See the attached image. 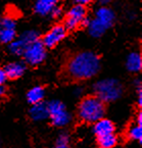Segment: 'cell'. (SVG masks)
Wrapping results in <instances>:
<instances>
[{
    "label": "cell",
    "mask_w": 142,
    "mask_h": 148,
    "mask_svg": "<svg viewBox=\"0 0 142 148\" xmlns=\"http://www.w3.org/2000/svg\"><path fill=\"white\" fill-rule=\"evenodd\" d=\"M100 69V59L92 51H83L73 55L67 62L64 74L69 79L82 81L91 79Z\"/></svg>",
    "instance_id": "cell-1"
},
{
    "label": "cell",
    "mask_w": 142,
    "mask_h": 148,
    "mask_svg": "<svg viewBox=\"0 0 142 148\" xmlns=\"http://www.w3.org/2000/svg\"><path fill=\"white\" fill-rule=\"evenodd\" d=\"M105 114V104L96 96H87L80 102L78 116L84 123L92 124L103 119Z\"/></svg>",
    "instance_id": "cell-2"
},
{
    "label": "cell",
    "mask_w": 142,
    "mask_h": 148,
    "mask_svg": "<svg viewBox=\"0 0 142 148\" xmlns=\"http://www.w3.org/2000/svg\"><path fill=\"white\" fill-rule=\"evenodd\" d=\"M95 95L103 103L118 100L123 94V86L118 80L105 79L98 81L94 85Z\"/></svg>",
    "instance_id": "cell-3"
},
{
    "label": "cell",
    "mask_w": 142,
    "mask_h": 148,
    "mask_svg": "<svg viewBox=\"0 0 142 148\" xmlns=\"http://www.w3.org/2000/svg\"><path fill=\"white\" fill-rule=\"evenodd\" d=\"M48 106V118L52 125L56 127H64L71 122V114L66 105L59 100H52L47 103Z\"/></svg>",
    "instance_id": "cell-4"
},
{
    "label": "cell",
    "mask_w": 142,
    "mask_h": 148,
    "mask_svg": "<svg viewBox=\"0 0 142 148\" xmlns=\"http://www.w3.org/2000/svg\"><path fill=\"white\" fill-rule=\"evenodd\" d=\"M39 40V33L34 30H28L24 32L18 39H14L9 43V51L14 55H23L30 44Z\"/></svg>",
    "instance_id": "cell-5"
},
{
    "label": "cell",
    "mask_w": 142,
    "mask_h": 148,
    "mask_svg": "<svg viewBox=\"0 0 142 148\" xmlns=\"http://www.w3.org/2000/svg\"><path fill=\"white\" fill-rule=\"evenodd\" d=\"M25 61L31 65H38L44 61L46 57V48L42 41L37 40L28 46L23 54Z\"/></svg>",
    "instance_id": "cell-6"
},
{
    "label": "cell",
    "mask_w": 142,
    "mask_h": 148,
    "mask_svg": "<svg viewBox=\"0 0 142 148\" xmlns=\"http://www.w3.org/2000/svg\"><path fill=\"white\" fill-rule=\"evenodd\" d=\"M86 14H87V9L85 6L79 4L73 6L67 13L66 20H64V27L66 28V30H75L76 28H78L86 18Z\"/></svg>",
    "instance_id": "cell-7"
},
{
    "label": "cell",
    "mask_w": 142,
    "mask_h": 148,
    "mask_svg": "<svg viewBox=\"0 0 142 148\" xmlns=\"http://www.w3.org/2000/svg\"><path fill=\"white\" fill-rule=\"evenodd\" d=\"M67 36V30L64 25H56L44 35L42 43L45 48H53Z\"/></svg>",
    "instance_id": "cell-8"
},
{
    "label": "cell",
    "mask_w": 142,
    "mask_h": 148,
    "mask_svg": "<svg viewBox=\"0 0 142 148\" xmlns=\"http://www.w3.org/2000/svg\"><path fill=\"white\" fill-rule=\"evenodd\" d=\"M95 18L107 30L114 24L115 13L110 8L106 6H102L99 9H97L96 13H95Z\"/></svg>",
    "instance_id": "cell-9"
},
{
    "label": "cell",
    "mask_w": 142,
    "mask_h": 148,
    "mask_svg": "<svg viewBox=\"0 0 142 148\" xmlns=\"http://www.w3.org/2000/svg\"><path fill=\"white\" fill-rule=\"evenodd\" d=\"M4 72L6 74L7 79L16 80L21 78L26 72V64L22 61H13L5 65Z\"/></svg>",
    "instance_id": "cell-10"
},
{
    "label": "cell",
    "mask_w": 142,
    "mask_h": 148,
    "mask_svg": "<svg viewBox=\"0 0 142 148\" xmlns=\"http://www.w3.org/2000/svg\"><path fill=\"white\" fill-rule=\"evenodd\" d=\"M93 132L97 137L108 135V134H114L115 125L110 120L103 118L101 120L97 121L96 123H94Z\"/></svg>",
    "instance_id": "cell-11"
},
{
    "label": "cell",
    "mask_w": 142,
    "mask_h": 148,
    "mask_svg": "<svg viewBox=\"0 0 142 148\" xmlns=\"http://www.w3.org/2000/svg\"><path fill=\"white\" fill-rule=\"evenodd\" d=\"M58 5V0H37L35 3V12L42 16L50 14L52 9Z\"/></svg>",
    "instance_id": "cell-12"
},
{
    "label": "cell",
    "mask_w": 142,
    "mask_h": 148,
    "mask_svg": "<svg viewBox=\"0 0 142 148\" xmlns=\"http://www.w3.org/2000/svg\"><path fill=\"white\" fill-rule=\"evenodd\" d=\"M48 106L43 101L32 105L30 109V116L33 121H44L48 118Z\"/></svg>",
    "instance_id": "cell-13"
},
{
    "label": "cell",
    "mask_w": 142,
    "mask_h": 148,
    "mask_svg": "<svg viewBox=\"0 0 142 148\" xmlns=\"http://www.w3.org/2000/svg\"><path fill=\"white\" fill-rule=\"evenodd\" d=\"M126 66L128 71L132 73H138L142 69V57L141 54L138 52H132L128 55Z\"/></svg>",
    "instance_id": "cell-14"
},
{
    "label": "cell",
    "mask_w": 142,
    "mask_h": 148,
    "mask_svg": "<svg viewBox=\"0 0 142 148\" xmlns=\"http://www.w3.org/2000/svg\"><path fill=\"white\" fill-rule=\"evenodd\" d=\"M45 96V90L41 86H36L30 89L27 93V99H28L29 103L32 105L37 104L43 101V98Z\"/></svg>",
    "instance_id": "cell-15"
},
{
    "label": "cell",
    "mask_w": 142,
    "mask_h": 148,
    "mask_svg": "<svg viewBox=\"0 0 142 148\" xmlns=\"http://www.w3.org/2000/svg\"><path fill=\"white\" fill-rule=\"evenodd\" d=\"M88 30H89V34L94 38H98L101 37L105 33L106 29L96 20V18H93V20H90V23L88 25Z\"/></svg>",
    "instance_id": "cell-16"
},
{
    "label": "cell",
    "mask_w": 142,
    "mask_h": 148,
    "mask_svg": "<svg viewBox=\"0 0 142 148\" xmlns=\"http://www.w3.org/2000/svg\"><path fill=\"white\" fill-rule=\"evenodd\" d=\"M97 142L100 148H114L118 143V138L115 134L97 137Z\"/></svg>",
    "instance_id": "cell-17"
},
{
    "label": "cell",
    "mask_w": 142,
    "mask_h": 148,
    "mask_svg": "<svg viewBox=\"0 0 142 148\" xmlns=\"http://www.w3.org/2000/svg\"><path fill=\"white\" fill-rule=\"evenodd\" d=\"M15 28L1 27L0 30V42L4 44H9L15 39Z\"/></svg>",
    "instance_id": "cell-18"
},
{
    "label": "cell",
    "mask_w": 142,
    "mask_h": 148,
    "mask_svg": "<svg viewBox=\"0 0 142 148\" xmlns=\"http://www.w3.org/2000/svg\"><path fill=\"white\" fill-rule=\"evenodd\" d=\"M128 137L131 140H136L139 141V143L142 142V126H138V125H134L133 127L129 129L128 132Z\"/></svg>",
    "instance_id": "cell-19"
},
{
    "label": "cell",
    "mask_w": 142,
    "mask_h": 148,
    "mask_svg": "<svg viewBox=\"0 0 142 148\" xmlns=\"http://www.w3.org/2000/svg\"><path fill=\"white\" fill-rule=\"evenodd\" d=\"M54 148H70V138L68 134H60L55 142Z\"/></svg>",
    "instance_id": "cell-20"
},
{
    "label": "cell",
    "mask_w": 142,
    "mask_h": 148,
    "mask_svg": "<svg viewBox=\"0 0 142 148\" xmlns=\"http://www.w3.org/2000/svg\"><path fill=\"white\" fill-rule=\"evenodd\" d=\"M62 14V8H61L59 5H57V6H55L54 8L52 9V11L50 12V15L52 16V18H59L60 15Z\"/></svg>",
    "instance_id": "cell-21"
},
{
    "label": "cell",
    "mask_w": 142,
    "mask_h": 148,
    "mask_svg": "<svg viewBox=\"0 0 142 148\" xmlns=\"http://www.w3.org/2000/svg\"><path fill=\"white\" fill-rule=\"evenodd\" d=\"M7 81V77L6 74L4 72V69L0 68V86H3L4 83Z\"/></svg>",
    "instance_id": "cell-22"
},
{
    "label": "cell",
    "mask_w": 142,
    "mask_h": 148,
    "mask_svg": "<svg viewBox=\"0 0 142 148\" xmlns=\"http://www.w3.org/2000/svg\"><path fill=\"white\" fill-rule=\"evenodd\" d=\"M75 1H76L77 4H79V5H83V6H85V5L89 4V3L91 2L92 0H75Z\"/></svg>",
    "instance_id": "cell-23"
},
{
    "label": "cell",
    "mask_w": 142,
    "mask_h": 148,
    "mask_svg": "<svg viewBox=\"0 0 142 148\" xmlns=\"http://www.w3.org/2000/svg\"><path fill=\"white\" fill-rule=\"evenodd\" d=\"M136 125L142 126V112L141 111L138 112V116H137V118H136Z\"/></svg>",
    "instance_id": "cell-24"
},
{
    "label": "cell",
    "mask_w": 142,
    "mask_h": 148,
    "mask_svg": "<svg viewBox=\"0 0 142 148\" xmlns=\"http://www.w3.org/2000/svg\"><path fill=\"white\" fill-rule=\"evenodd\" d=\"M4 94H5V88L3 86H0V98L2 97Z\"/></svg>",
    "instance_id": "cell-25"
},
{
    "label": "cell",
    "mask_w": 142,
    "mask_h": 148,
    "mask_svg": "<svg viewBox=\"0 0 142 148\" xmlns=\"http://www.w3.org/2000/svg\"><path fill=\"white\" fill-rule=\"evenodd\" d=\"M100 1V3L102 5H106V4H108V3H110L113 1V0H99Z\"/></svg>",
    "instance_id": "cell-26"
},
{
    "label": "cell",
    "mask_w": 142,
    "mask_h": 148,
    "mask_svg": "<svg viewBox=\"0 0 142 148\" xmlns=\"http://www.w3.org/2000/svg\"><path fill=\"white\" fill-rule=\"evenodd\" d=\"M0 30H1V18H0Z\"/></svg>",
    "instance_id": "cell-27"
},
{
    "label": "cell",
    "mask_w": 142,
    "mask_h": 148,
    "mask_svg": "<svg viewBox=\"0 0 142 148\" xmlns=\"http://www.w3.org/2000/svg\"><path fill=\"white\" fill-rule=\"evenodd\" d=\"M1 147H2V146H1V143H0V148H1Z\"/></svg>",
    "instance_id": "cell-28"
}]
</instances>
